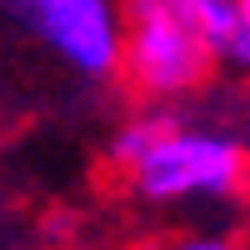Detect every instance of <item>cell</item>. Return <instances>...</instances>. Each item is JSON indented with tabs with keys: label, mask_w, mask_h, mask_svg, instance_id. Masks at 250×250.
Returning a JSON list of instances; mask_svg holds the SVG:
<instances>
[{
	"label": "cell",
	"mask_w": 250,
	"mask_h": 250,
	"mask_svg": "<svg viewBox=\"0 0 250 250\" xmlns=\"http://www.w3.org/2000/svg\"><path fill=\"white\" fill-rule=\"evenodd\" d=\"M105 160L145 210H220L250 195V140L175 110L135 105L110 130Z\"/></svg>",
	"instance_id": "obj_1"
},
{
	"label": "cell",
	"mask_w": 250,
	"mask_h": 250,
	"mask_svg": "<svg viewBox=\"0 0 250 250\" xmlns=\"http://www.w3.org/2000/svg\"><path fill=\"white\" fill-rule=\"evenodd\" d=\"M220 55L205 35L195 0H135L125 5V60L120 85L135 105L175 110L215 80Z\"/></svg>",
	"instance_id": "obj_2"
},
{
	"label": "cell",
	"mask_w": 250,
	"mask_h": 250,
	"mask_svg": "<svg viewBox=\"0 0 250 250\" xmlns=\"http://www.w3.org/2000/svg\"><path fill=\"white\" fill-rule=\"evenodd\" d=\"M0 15L75 80H85V85L120 80L125 5H115V0H20Z\"/></svg>",
	"instance_id": "obj_3"
},
{
	"label": "cell",
	"mask_w": 250,
	"mask_h": 250,
	"mask_svg": "<svg viewBox=\"0 0 250 250\" xmlns=\"http://www.w3.org/2000/svg\"><path fill=\"white\" fill-rule=\"evenodd\" d=\"M195 15H200L205 35H210L220 65H230L235 40H240V0H195Z\"/></svg>",
	"instance_id": "obj_4"
},
{
	"label": "cell",
	"mask_w": 250,
	"mask_h": 250,
	"mask_svg": "<svg viewBox=\"0 0 250 250\" xmlns=\"http://www.w3.org/2000/svg\"><path fill=\"white\" fill-rule=\"evenodd\" d=\"M155 250H240V240L225 230H180V235H165Z\"/></svg>",
	"instance_id": "obj_5"
},
{
	"label": "cell",
	"mask_w": 250,
	"mask_h": 250,
	"mask_svg": "<svg viewBox=\"0 0 250 250\" xmlns=\"http://www.w3.org/2000/svg\"><path fill=\"white\" fill-rule=\"evenodd\" d=\"M230 65H235L240 75H250V0H240V40H235Z\"/></svg>",
	"instance_id": "obj_6"
}]
</instances>
